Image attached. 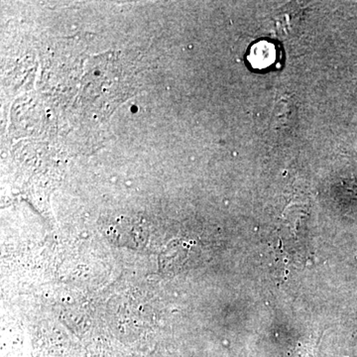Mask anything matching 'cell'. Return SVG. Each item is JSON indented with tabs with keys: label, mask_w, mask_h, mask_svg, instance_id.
I'll return each mask as SVG.
<instances>
[{
	"label": "cell",
	"mask_w": 357,
	"mask_h": 357,
	"mask_svg": "<svg viewBox=\"0 0 357 357\" xmlns=\"http://www.w3.org/2000/svg\"><path fill=\"white\" fill-rule=\"evenodd\" d=\"M297 119V105L292 96L286 93L279 98L273 110L272 126L277 133L286 135L292 130Z\"/></svg>",
	"instance_id": "cell-1"
},
{
	"label": "cell",
	"mask_w": 357,
	"mask_h": 357,
	"mask_svg": "<svg viewBox=\"0 0 357 357\" xmlns=\"http://www.w3.org/2000/svg\"><path fill=\"white\" fill-rule=\"evenodd\" d=\"M109 234L115 243L129 248H139L146 241V231L142 227L128 220L110 227Z\"/></svg>",
	"instance_id": "cell-2"
}]
</instances>
